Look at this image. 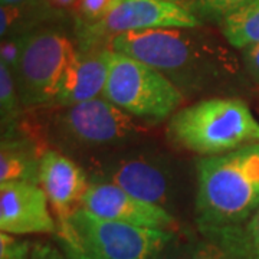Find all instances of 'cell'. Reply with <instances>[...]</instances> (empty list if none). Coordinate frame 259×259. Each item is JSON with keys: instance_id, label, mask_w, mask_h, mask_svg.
Masks as SVG:
<instances>
[{"instance_id": "cell-1", "label": "cell", "mask_w": 259, "mask_h": 259, "mask_svg": "<svg viewBox=\"0 0 259 259\" xmlns=\"http://www.w3.org/2000/svg\"><path fill=\"white\" fill-rule=\"evenodd\" d=\"M259 207V143L197 163L199 229L243 226Z\"/></svg>"}, {"instance_id": "cell-2", "label": "cell", "mask_w": 259, "mask_h": 259, "mask_svg": "<svg viewBox=\"0 0 259 259\" xmlns=\"http://www.w3.org/2000/svg\"><path fill=\"white\" fill-rule=\"evenodd\" d=\"M167 136L190 153L219 156L259 143V121L243 100L212 97L179 110L168 121Z\"/></svg>"}, {"instance_id": "cell-3", "label": "cell", "mask_w": 259, "mask_h": 259, "mask_svg": "<svg viewBox=\"0 0 259 259\" xmlns=\"http://www.w3.org/2000/svg\"><path fill=\"white\" fill-rule=\"evenodd\" d=\"M190 30L158 28L125 32L110 39V49L157 69L185 95L202 91L219 75L210 52Z\"/></svg>"}, {"instance_id": "cell-4", "label": "cell", "mask_w": 259, "mask_h": 259, "mask_svg": "<svg viewBox=\"0 0 259 259\" xmlns=\"http://www.w3.org/2000/svg\"><path fill=\"white\" fill-rule=\"evenodd\" d=\"M102 98L134 118L151 122L173 117L185 101L183 93L157 69L114 51Z\"/></svg>"}, {"instance_id": "cell-5", "label": "cell", "mask_w": 259, "mask_h": 259, "mask_svg": "<svg viewBox=\"0 0 259 259\" xmlns=\"http://www.w3.org/2000/svg\"><path fill=\"white\" fill-rule=\"evenodd\" d=\"M175 233L102 219L82 207L58 231L93 259H150Z\"/></svg>"}, {"instance_id": "cell-6", "label": "cell", "mask_w": 259, "mask_h": 259, "mask_svg": "<svg viewBox=\"0 0 259 259\" xmlns=\"http://www.w3.org/2000/svg\"><path fill=\"white\" fill-rule=\"evenodd\" d=\"M78 54L74 42L56 30L23 36V51L15 69L23 107L52 104L66 68Z\"/></svg>"}, {"instance_id": "cell-7", "label": "cell", "mask_w": 259, "mask_h": 259, "mask_svg": "<svg viewBox=\"0 0 259 259\" xmlns=\"http://www.w3.org/2000/svg\"><path fill=\"white\" fill-rule=\"evenodd\" d=\"M55 125L59 139L87 148L121 146L143 133L134 117L102 97L64 108Z\"/></svg>"}, {"instance_id": "cell-8", "label": "cell", "mask_w": 259, "mask_h": 259, "mask_svg": "<svg viewBox=\"0 0 259 259\" xmlns=\"http://www.w3.org/2000/svg\"><path fill=\"white\" fill-rule=\"evenodd\" d=\"M200 19L176 0H114L100 23L90 26L94 36L158 28L196 29Z\"/></svg>"}, {"instance_id": "cell-9", "label": "cell", "mask_w": 259, "mask_h": 259, "mask_svg": "<svg viewBox=\"0 0 259 259\" xmlns=\"http://www.w3.org/2000/svg\"><path fill=\"white\" fill-rule=\"evenodd\" d=\"M82 209L98 218L141 228L175 232L176 219L167 209L148 203L105 180L94 179L82 199Z\"/></svg>"}, {"instance_id": "cell-10", "label": "cell", "mask_w": 259, "mask_h": 259, "mask_svg": "<svg viewBox=\"0 0 259 259\" xmlns=\"http://www.w3.org/2000/svg\"><path fill=\"white\" fill-rule=\"evenodd\" d=\"M102 179L127 193L148 203L167 207L173 193V175L161 158L133 153L108 161L101 173Z\"/></svg>"}, {"instance_id": "cell-11", "label": "cell", "mask_w": 259, "mask_h": 259, "mask_svg": "<svg viewBox=\"0 0 259 259\" xmlns=\"http://www.w3.org/2000/svg\"><path fill=\"white\" fill-rule=\"evenodd\" d=\"M49 199L35 183L10 182L0 185V229L12 235H51L59 231Z\"/></svg>"}, {"instance_id": "cell-12", "label": "cell", "mask_w": 259, "mask_h": 259, "mask_svg": "<svg viewBox=\"0 0 259 259\" xmlns=\"http://www.w3.org/2000/svg\"><path fill=\"white\" fill-rule=\"evenodd\" d=\"M39 186L49 199V204L64 225L82 206V199L90 182L82 167L56 150H47L40 158Z\"/></svg>"}, {"instance_id": "cell-13", "label": "cell", "mask_w": 259, "mask_h": 259, "mask_svg": "<svg viewBox=\"0 0 259 259\" xmlns=\"http://www.w3.org/2000/svg\"><path fill=\"white\" fill-rule=\"evenodd\" d=\"M111 52V49L78 52L66 68L52 104L66 108L102 97Z\"/></svg>"}, {"instance_id": "cell-14", "label": "cell", "mask_w": 259, "mask_h": 259, "mask_svg": "<svg viewBox=\"0 0 259 259\" xmlns=\"http://www.w3.org/2000/svg\"><path fill=\"white\" fill-rule=\"evenodd\" d=\"M0 185L26 182L39 185V168L44 150L29 136L6 131L0 146Z\"/></svg>"}, {"instance_id": "cell-15", "label": "cell", "mask_w": 259, "mask_h": 259, "mask_svg": "<svg viewBox=\"0 0 259 259\" xmlns=\"http://www.w3.org/2000/svg\"><path fill=\"white\" fill-rule=\"evenodd\" d=\"M203 238L194 242L192 259H255L243 226L200 229Z\"/></svg>"}, {"instance_id": "cell-16", "label": "cell", "mask_w": 259, "mask_h": 259, "mask_svg": "<svg viewBox=\"0 0 259 259\" xmlns=\"http://www.w3.org/2000/svg\"><path fill=\"white\" fill-rule=\"evenodd\" d=\"M223 36L238 49L259 45V0L233 10L221 20Z\"/></svg>"}, {"instance_id": "cell-17", "label": "cell", "mask_w": 259, "mask_h": 259, "mask_svg": "<svg viewBox=\"0 0 259 259\" xmlns=\"http://www.w3.org/2000/svg\"><path fill=\"white\" fill-rule=\"evenodd\" d=\"M20 107H23L18 82L13 71L8 65L0 62V114L2 127L10 130L20 115Z\"/></svg>"}, {"instance_id": "cell-18", "label": "cell", "mask_w": 259, "mask_h": 259, "mask_svg": "<svg viewBox=\"0 0 259 259\" xmlns=\"http://www.w3.org/2000/svg\"><path fill=\"white\" fill-rule=\"evenodd\" d=\"M252 0H193V6L206 16L222 20L233 10L248 5Z\"/></svg>"}, {"instance_id": "cell-19", "label": "cell", "mask_w": 259, "mask_h": 259, "mask_svg": "<svg viewBox=\"0 0 259 259\" xmlns=\"http://www.w3.org/2000/svg\"><path fill=\"white\" fill-rule=\"evenodd\" d=\"M30 253L32 246L28 241L12 233H0V259H30Z\"/></svg>"}, {"instance_id": "cell-20", "label": "cell", "mask_w": 259, "mask_h": 259, "mask_svg": "<svg viewBox=\"0 0 259 259\" xmlns=\"http://www.w3.org/2000/svg\"><path fill=\"white\" fill-rule=\"evenodd\" d=\"M193 245L190 241L182 239L175 233L173 238L150 259H192Z\"/></svg>"}, {"instance_id": "cell-21", "label": "cell", "mask_w": 259, "mask_h": 259, "mask_svg": "<svg viewBox=\"0 0 259 259\" xmlns=\"http://www.w3.org/2000/svg\"><path fill=\"white\" fill-rule=\"evenodd\" d=\"M112 3L114 0H79L78 12L87 23L94 26L105 18L108 10L111 9Z\"/></svg>"}, {"instance_id": "cell-22", "label": "cell", "mask_w": 259, "mask_h": 259, "mask_svg": "<svg viewBox=\"0 0 259 259\" xmlns=\"http://www.w3.org/2000/svg\"><path fill=\"white\" fill-rule=\"evenodd\" d=\"M22 51H23V36L3 39L2 47H0V62L8 65L15 72L20 55H22Z\"/></svg>"}, {"instance_id": "cell-23", "label": "cell", "mask_w": 259, "mask_h": 259, "mask_svg": "<svg viewBox=\"0 0 259 259\" xmlns=\"http://www.w3.org/2000/svg\"><path fill=\"white\" fill-rule=\"evenodd\" d=\"M22 9L20 6H6L2 5L0 8V36L2 39L8 37L10 32L22 19Z\"/></svg>"}, {"instance_id": "cell-24", "label": "cell", "mask_w": 259, "mask_h": 259, "mask_svg": "<svg viewBox=\"0 0 259 259\" xmlns=\"http://www.w3.org/2000/svg\"><path fill=\"white\" fill-rule=\"evenodd\" d=\"M243 228H245V233L248 238L252 255L255 259H259V207Z\"/></svg>"}, {"instance_id": "cell-25", "label": "cell", "mask_w": 259, "mask_h": 259, "mask_svg": "<svg viewBox=\"0 0 259 259\" xmlns=\"http://www.w3.org/2000/svg\"><path fill=\"white\" fill-rule=\"evenodd\" d=\"M30 259H68L64 250L58 249L49 243H35L32 246Z\"/></svg>"}, {"instance_id": "cell-26", "label": "cell", "mask_w": 259, "mask_h": 259, "mask_svg": "<svg viewBox=\"0 0 259 259\" xmlns=\"http://www.w3.org/2000/svg\"><path fill=\"white\" fill-rule=\"evenodd\" d=\"M243 61L250 76L259 83V45L243 49Z\"/></svg>"}, {"instance_id": "cell-27", "label": "cell", "mask_w": 259, "mask_h": 259, "mask_svg": "<svg viewBox=\"0 0 259 259\" xmlns=\"http://www.w3.org/2000/svg\"><path fill=\"white\" fill-rule=\"evenodd\" d=\"M59 243H61V248H62L68 259H93L88 253H85L76 243L66 239V238H61L59 236Z\"/></svg>"}, {"instance_id": "cell-28", "label": "cell", "mask_w": 259, "mask_h": 259, "mask_svg": "<svg viewBox=\"0 0 259 259\" xmlns=\"http://www.w3.org/2000/svg\"><path fill=\"white\" fill-rule=\"evenodd\" d=\"M47 2L58 9H69L72 6H78L79 0H47Z\"/></svg>"}, {"instance_id": "cell-29", "label": "cell", "mask_w": 259, "mask_h": 259, "mask_svg": "<svg viewBox=\"0 0 259 259\" xmlns=\"http://www.w3.org/2000/svg\"><path fill=\"white\" fill-rule=\"evenodd\" d=\"M0 2H2V5H6V6H20V8H23V6L30 5L33 0H0Z\"/></svg>"}, {"instance_id": "cell-30", "label": "cell", "mask_w": 259, "mask_h": 259, "mask_svg": "<svg viewBox=\"0 0 259 259\" xmlns=\"http://www.w3.org/2000/svg\"><path fill=\"white\" fill-rule=\"evenodd\" d=\"M176 2H177V0H176Z\"/></svg>"}]
</instances>
